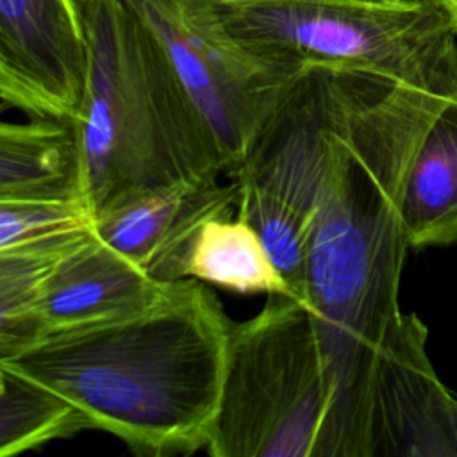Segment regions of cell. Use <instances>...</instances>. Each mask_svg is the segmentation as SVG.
I'll return each mask as SVG.
<instances>
[{
    "mask_svg": "<svg viewBox=\"0 0 457 457\" xmlns=\"http://www.w3.org/2000/svg\"><path fill=\"white\" fill-rule=\"evenodd\" d=\"M457 96V70L402 82L336 66L334 111L303 268L332 389L334 457H377L380 350L402 318L403 191L414 154Z\"/></svg>",
    "mask_w": 457,
    "mask_h": 457,
    "instance_id": "obj_1",
    "label": "cell"
},
{
    "mask_svg": "<svg viewBox=\"0 0 457 457\" xmlns=\"http://www.w3.org/2000/svg\"><path fill=\"white\" fill-rule=\"evenodd\" d=\"M439 2L445 4L450 9V12L455 16V20H457V0H439Z\"/></svg>",
    "mask_w": 457,
    "mask_h": 457,
    "instance_id": "obj_18",
    "label": "cell"
},
{
    "mask_svg": "<svg viewBox=\"0 0 457 457\" xmlns=\"http://www.w3.org/2000/svg\"><path fill=\"white\" fill-rule=\"evenodd\" d=\"M0 455L11 457L91 428L87 418L46 384L0 364Z\"/></svg>",
    "mask_w": 457,
    "mask_h": 457,
    "instance_id": "obj_16",
    "label": "cell"
},
{
    "mask_svg": "<svg viewBox=\"0 0 457 457\" xmlns=\"http://www.w3.org/2000/svg\"><path fill=\"white\" fill-rule=\"evenodd\" d=\"M87 80L80 0H0V102L29 118L73 121Z\"/></svg>",
    "mask_w": 457,
    "mask_h": 457,
    "instance_id": "obj_8",
    "label": "cell"
},
{
    "mask_svg": "<svg viewBox=\"0 0 457 457\" xmlns=\"http://www.w3.org/2000/svg\"><path fill=\"white\" fill-rule=\"evenodd\" d=\"M93 228L0 248V359L39 337L37 303L61 261Z\"/></svg>",
    "mask_w": 457,
    "mask_h": 457,
    "instance_id": "obj_15",
    "label": "cell"
},
{
    "mask_svg": "<svg viewBox=\"0 0 457 457\" xmlns=\"http://www.w3.org/2000/svg\"><path fill=\"white\" fill-rule=\"evenodd\" d=\"M402 214L411 248L457 245V96L439 111L414 154Z\"/></svg>",
    "mask_w": 457,
    "mask_h": 457,
    "instance_id": "obj_13",
    "label": "cell"
},
{
    "mask_svg": "<svg viewBox=\"0 0 457 457\" xmlns=\"http://www.w3.org/2000/svg\"><path fill=\"white\" fill-rule=\"evenodd\" d=\"M86 204L0 200V248L93 228Z\"/></svg>",
    "mask_w": 457,
    "mask_h": 457,
    "instance_id": "obj_17",
    "label": "cell"
},
{
    "mask_svg": "<svg viewBox=\"0 0 457 457\" xmlns=\"http://www.w3.org/2000/svg\"><path fill=\"white\" fill-rule=\"evenodd\" d=\"M427 327L402 314L377 366V457H457L455 400L427 353Z\"/></svg>",
    "mask_w": 457,
    "mask_h": 457,
    "instance_id": "obj_9",
    "label": "cell"
},
{
    "mask_svg": "<svg viewBox=\"0 0 457 457\" xmlns=\"http://www.w3.org/2000/svg\"><path fill=\"white\" fill-rule=\"evenodd\" d=\"M187 278L239 295H291L259 232L237 212L216 216L202 227Z\"/></svg>",
    "mask_w": 457,
    "mask_h": 457,
    "instance_id": "obj_14",
    "label": "cell"
},
{
    "mask_svg": "<svg viewBox=\"0 0 457 457\" xmlns=\"http://www.w3.org/2000/svg\"><path fill=\"white\" fill-rule=\"evenodd\" d=\"M205 450L214 457H334L332 389L303 300L270 295L255 316L232 323Z\"/></svg>",
    "mask_w": 457,
    "mask_h": 457,
    "instance_id": "obj_4",
    "label": "cell"
},
{
    "mask_svg": "<svg viewBox=\"0 0 457 457\" xmlns=\"http://www.w3.org/2000/svg\"><path fill=\"white\" fill-rule=\"evenodd\" d=\"M168 286L91 230L61 261L41 293L39 337L136 312L155 302Z\"/></svg>",
    "mask_w": 457,
    "mask_h": 457,
    "instance_id": "obj_11",
    "label": "cell"
},
{
    "mask_svg": "<svg viewBox=\"0 0 457 457\" xmlns=\"http://www.w3.org/2000/svg\"><path fill=\"white\" fill-rule=\"evenodd\" d=\"M245 48L402 82L457 70V20L439 0H196Z\"/></svg>",
    "mask_w": 457,
    "mask_h": 457,
    "instance_id": "obj_5",
    "label": "cell"
},
{
    "mask_svg": "<svg viewBox=\"0 0 457 457\" xmlns=\"http://www.w3.org/2000/svg\"><path fill=\"white\" fill-rule=\"evenodd\" d=\"M230 327L218 296L184 278L136 312L46 334L0 364L46 384L136 453L187 455L207 448Z\"/></svg>",
    "mask_w": 457,
    "mask_h": 457,
    "instance_id": "obj_2",
    "label": "cell"
},
{
    "mask_svg": "<svg viewBox=\"0 0 457 457\" xmlns=\"http://www.w3.org/2000/svg\"><path fill=\"white\" fill-rule=\"evenodd\" d=\"M0 200L87 204L73 121L29 118L0 125Z\"/></svg>",
    "mask_w": 457,
    "mask_h": 457,
    "instance_id": "obj_12",
    "label": "cell"
},
{
    "mask_svg": "<svg viewBox=\"0 0 457 457\" xmlns=\"http://www.w3.org/2000/svg\"><path fill=\"white\" fill-rule=\"evenodd\" d=\"M455 434H457V400H455Z\"/></svg>",
    "mask_w": 457,
    "mask_h": 457,
    "instance_id": "obj_19",
    "label": "cell"
},
{
    "mask_svg": "<svg viewBox=\"0 0 457 457\" xmlns=\"http://www.w3.org/2000/svg\"><path fill=\"white\" fill-rule=\"evenodd\" d=\"M87 80L73 120L93 218L137 193L220 179V146L168 54L123 0H80Z\"/></svg>",
    "mask_w": 457,
    "mask_h": 457,
    "instance_id": "obj_3",
    "label": "cell"
},
{
    "mask_svg": "<svg viewBox=\"0 0 457 457\" xmlns=\"http://www.w3.org/2000/svg\"><path fill=\"white\" fill-rule=\"evenodd\" d=\"M154 32L209 125L227 173L246 157L305 66L228 37L196 0H123Z\"/></svg>",
    "mask_w": 457,
    "mask_h": 457,
    "instance_id": "obj_7",
    "label": "cell"
},
{
    "mask_svg": "<svg viewBox=\"0 0 457 457\" xmlns=\"http://www.w3.org/2000/svg\"><path fill=\"white\" fill-rule=\"evenodd\" d=\"M239 187L220 179L177 182L137 193L95 216L93 230L150 277L171 284L187 278V262L202 227L237 212Z\"/></svg>",
    "mask_w": 457,
    "mask_h": 457,
    "instance_id": "obj_10",
    "label": "cell"
},
{
    "mask_svg": "<svg viewBox=\"0 0 457 457\" xmlns=\"http://www.w3.org/2000/svg\"><path fill=\"white\" fill-rule=\"evenodd\" d=\"M336 66L309 64L230 173L237 214L261 236L291 296L303 300L305 243L327 159Z\"/></svg>",
    "mask_w": 457,
    "mask_h": 457,
    "instance_id": "obj_6",
    "label": "cell"
}]
</instances>
